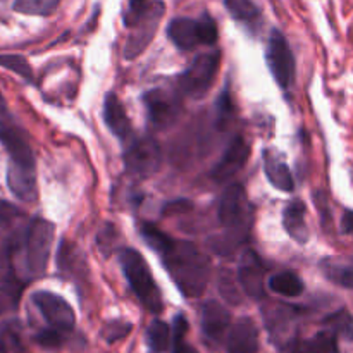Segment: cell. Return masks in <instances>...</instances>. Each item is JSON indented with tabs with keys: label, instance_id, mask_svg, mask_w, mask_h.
I'll return each instance as SVG.
<instances>
[{
	"label": "cell",
	"instance_id": "6da1fadb",
	"mask_svg": "<svg viewBox=\"0 0 353 353\" xmlns=\"http://www.w3.org/2000/svg\"><path fill=\"white\" fill-rule=\"evenodd\" d=\"M161 257L162 264L183 295L188 299H199L205 293L210 262L195 245L174 240Z\"/></svg>",
	"mask_w": 353,
	"mask_h": 353
},
{
	"label": "cell",
	"instance_id": "7a4b0ae2",
	"mask_svg": "<svg viewBox=\"0 0 353 353\" xmlns=\"http://www.w3.org/2000/svg\"><path fill=\"white\" fill-rule=\"evenodd\" d=\"M252 205L243 186L234 183L223 192L217 205V219L224 234L212 241L210 248L216 254L230 255L240 243L248 238L252 226Z\"/></svg>",
	"mask_w": 353,
	"mask_h": 353
},
{
	"label": "cell",
	"instance_id": "3957f363",
	"mask_svg": "<svg viewBox=\"0 0 353 353\" xmlns=\"http://www.w3.org/2000/svg\"><path fill=\"white\" fill-rule=\"evenodd\" d=\"M164 12L165 6L161 0L147 2L134 9L128 7L126 14H124V24L130 28V34H128V40L123 48L124 59L131 61L143 54L145 48L154 40Z\"/></svg>",
	"mask_w": 353,
	"mask_h": 353
},
{
	"label": "cell",
	"instance_id": "277c9868",
	"mask_svg": "<svg viewBox=\"0 0 353 353\" xmlns=\"http://www.w3.org/2000/svg\"><path fill=\"white\" fill-rule=\"evenodd\" d=\"M119 264L123 268V272L126 276L128 283H130L131 290L141 302V305L148 312L161 314L162 309H164L161 290H159L154 274H152L143 255L140 252L133 250V248H124V250L119 252Z\"/></svg>",
	"mask_w": 353,
	"mask_h": 353
},
{
	"label": "cell",
	"instance_id": "5b68a950",
	"mask_svg": "<svg viewBox=\"0 0 353 353\" xmlns=\"http://www.w3.org/2000/svg\"><path fill=\"white\" fill-rule=\"evenodd\" d=\"M55 226L50 221L33 219L24 233V269L30 279L40 278L47 271L50 259L52 245H54Z\"/></svg>",
	"mask_w": 353,
	"mask_h": 353
},
{
	"label": "cell",
	"instance_id": "8992f818",
	"mask_svg": "<svg viewBox=\"0 0 353 353\" xmlns=\"http://www.w3.org/2000/svg\"><path fill=\"white\" fill-rule=\"evenodd\" d=\"M168 37L179 50L190 52L199 45H216L219 33L212 17L203 14L200 19H192V17L172 19L168 26Z\"/></svg>",
	"mask_w": 353,
	"mask_h": 353
},
{
	"label": "cell",
	"instance_id": "52a82bcc",
	"mask_svg": "<svg viewBox=\"0 0 353 353\" xmlns=\"http://www.w3.org/2000/svg\"><path fill=\"white\" fill-rule=\"evenodd\" d=\"M123 159L128 174L138 179L152 178L161 168V145L152 137H131L124 148Z\"/></svg>",
	"mask_w": 353,
	"mask_h": 353
},
{
	"label": "cell",
	"instance_id": "ba28073f",
	"mask_svg": "<svg viewBox=\"0 0 353 353\" xmlns=\"http://www.w3.org/2000/svg\"><path fill=\"white\" fill-rule=\"evenodd\" d=\"M221 54L219 52H205L196 55L185 72L178 78V86L185 95L192 99H202L212 86L219 71Z\"/></svg>",
	"mask_w": 353,
	"mask_h": 353
},
{
	"label": "cell",
	"instance_id": "9c48e42d",
	"mask_svg": "<svg viewBox=\"0 0 353 353\" xmlns=\"http://www.w3.org/2000/svg\"><path fill=\"white\" fill-rule=\"evenodd\" d=\"M148 123L154 130H169L181 114V100L174 92L165 88H154L143 95Z\"/></svg>",
	"mask_w": 353,
	"mask_h": 353
},
{
	"label": "cell",
	"instance_id": "30bf717a",
	"mask_svg": "<svg viewBox=\"0 0 353 353\" xmlns=\"http://www.w3.org/2000/svg\"><path fill=\"white\" fill-rule=\"evenodd\" d=\"M265 59H268L269 71H271L276 83L283 90H288L295 79V59H293L292 48H290L288 41L281 31H271Z\"/></svg>",
	"mask_w": 353,
	"mask_h": 353
},
{
	"label": "cell",
	"instance_id": "8fae6325",
	"mask_svg": "<svg viewBox=\"0 0 353 353\" xmlns=\"http://www.w3.org/2000/svg\"><path fill=\"white\" fill-rule=\"evenodd\" d=\"M31 300H33L34 307L40 310L41 317L48 324V327L61 331L64 334L71 333L74 330V310L62 296L50 292H37L33 293Z\"/></svg>",
	"mask_w": 353,
	"mask_h": 353
},
{
	"label": "cell",
	"instance_id": "7c38bea8",
	"mask_svg": "<svg viewBox=\"0 0 353 353\" xmlns=\"http://www.w3.org/2000/svg\"><path fill=\"white\" fill-rule=\"evenodd\" d=\"M0 143L7 150L10 164L34 168V157L28 143L26 133L9 119L7 114L0 116Z\"/></svg>",
	"mask_w": 353,
	"mask_h": 353
},
{
	"label": "cell",
	"instance_id": "4fadbf2b",
	"mask_svg": "<svg viewBox=\"0 0 353 353\" xmlns=\"http://www.w3.org/2000/svg\"><path fill=\"white\" fill-rule=\"evenodd\" d=\"M250 155V148L245 143L243 138H234L230 145H228L226 152L223 154V157L219 159L214 169L210 171L214 181H228L230 178H233L236 172H240L241 169L247 164V159Z\"/></svg>",
	"mask_w": 353,
	"mask_h": 353
},
{
	"label": "cell",
	"instance_id": "5bb4252c",
	"mask_svg": "<svg viewBox=\"0 0 353 353\" xmlns=\"http://www.w3.org/2000/svg\"><path fill=\"white\" fill-rule=\"evenodd\" d=\"M238 281L250 299L261 300L264 296V268L254 250H247L238 265Z\"/></svg>",
	"mask_w": 353,
	"mask_h": 353
},
{
	"label": "cell",
	"instance_id": "9a60e30c",
	"mask_svg": "<svg viewBox=\"0 0 353 353\" xmlns=\"http://www.w3.org/2000/svg\"><path fill=\"white\" fill-rule=\"evenodd\" d=\"M230 310L216 300H207L202 305V331L203 336L212 343H219L230 330Z\"/></svg>",
	"mask_w": 353,
	"mask_h": 353
},
{
	"label": "cell",
	"instance_id": "2e32d148",
	"mask_svg": "<svg viewBox=\"0 0 353 353\" xmlns=\"http://www.w3.org/2000/svg\"><path fill=\"white\" fill-rule=\"evenodd\" d=\"M228 353H257L259 330L257 324L248 317H241L231 326L228 334Z\"/></svg>",
	"mask_w": 353,
	"mask_h": 353
},
{
	"label": "cell",
	"instance_id": "e0dca14e",
	"mask_svg": "<svg viewBox=\"0 0 353 353\" xmlns=\"http://www.w3.org/2000/svg\"><path fill=\"white\" fill-rule=\"evenodd\" d=\"M7 185L14 196L23 202H34L38 196L37 190V171L28 165L10 164L7 168Z\"/></svg>",
	"mask_w": 353,
	"mask_h": 353
},
{
	"label": "cell",
	"instance_id": "ac0fdd59",
	"mask_svg": "<svg viewBox=\"0 0 353 353\" xmlns=\"http://www.w3.org/2000/svg\"><path fill=\"white\" fill-rule=\"evenodd\" d=\"M103 119H105L107 128L112 131L114 137L119 138L121 141H128L133 137L131 121L116 93H107L105 95V100H103Z\"/></svg>",
	"mask_w": 353,
	"mask_h": 353
},
{
	"label": "cell",
	"instance_id": "d6986e66",
	"mask_svg": "<svg viewBox=\"0 0 353 353\" xmlns=\"http://www.w3.org/2000/svg\"><path fill=\"white\" fill-rule=\"evenodd\" d=\"M305 203L300 200H293L283 210V226L296 243H307L309 241V228L305 223Z\"/></svg>",
	"mask_w": 353,
	"mask_h": 353
},
{
	"label": "cell",
	"instance_id": "ffe728a7",
	"mask_svg": "<svg viewBox=\"0 0 353 353\" xmlns=\"http://www.w3.org/2000/svg\"><path fill=\"white\" fill-rule=\"evenodd\" d=\"M264 171L268 176L269 183L279 190V192H293L295 188V181L290 172V168L281 157L274 154V152H264Z\"/></svg>",
	"mask_w": 353,
	"mask_h": 353
},
{
	"label": "cell",
	"instance_id": "44dd1931",
	"mask_svg": "<svg viewBox=\"0 0 353 353\" xmlns=\"http://www.w3.org/2000/svg\"><path fill=\"white\" fill-rule=\"evenodd\" d=\"M264 316L265 326H268L272 340H276V343H281L283 338L288 336L290 327H292V309H288V307L285 305H272L271 310H265Z\"/></svg>",
	"mask_w": 353,
	"mask_h": 353
},
{
	"label": "cell",
	"instance_id": "7402d4cb",
	"mask_svg": "<svg viewBox=\"0 0 353 353\" xmlns=\"http://www.w3.org/2000/svg\"><path fill=\"white\" fill-rule=\"evenodd\" d=\"M228 12L234 21L255 30L261 23V9L252 0H224Z\"/></svg>",
	"mask_w": 353,
	"mask_h": 353
},
{
	"label": "cell",
	"instance_id": "603a6c76",
	"mask_svg": "<svg viewBox=\"0 0 353 353\" xmlns=\"http://www.w3.org/2000/svg\"><path fill=\"white\" fill-rule=\"evenodd\" d=\"M269 288L276 295L286 296V299H296V296H300L303 293V281L295 272L285 271L271 276V279H269Z\"/></svg>",
	"mask_w": 353,
	"mask_h": 353
},
{
	"label": "cell",
	"instance_id": "cb8c5ba5",
	"mask_svg": "<svg viewBox=\"0 0 353 353\" xmlns=\"http://www.w3.org/2000/svg\"><path fill=\"white\" fill-rule=\"evenodd\" d=\"M323 271L327 279L336 283L338 286L353 290V261H334L326 259L323 262Z\"/></svg>",
	"mask_w": 353,
	"mask_h": 353
},
{
	"label": "cell",
	"instance_id": "d4e9b609",
	"mask_svg": "<svg viewBox=\"0 0 353 353\" xmlns=\"http://www.w3.org/2000/svg\"><path fill=\"white\" fill-rule=\"evenodd\" d=\"M299 353H338V336L333 331H321L316 336L302 341Z\"/></svg>",
	"mask_w": 353,
	"mask_h": 353
},
{
	"label": "cell",
	"instance_id": "484cf974",
	"mask_svg": "<svg viewBox=\"0 0 353 353\" xmlns=\"http://www.w3.org/2000/svg\"><path fill=\"white\" fill-rule=\"evenodd\" d=\"M171 341V330L164 321H154L147 330V343L152 353H164Z\"/></svg>",
	"mask_w": 353,
	"mask_h": 353
},
{
	"label": "cell",
	"instance_id": "4316f807",
	"mask_svg": "<svg viewBox=\"0 0 353 353\" xmlns=\"http://www.w3.org/2000/svg\"><path fill=\"white\" fill-rule=\"evenodd\" d=\"M61 0H14L12 9L26 16H50Z\"/></svg>",
	"mask_w": 353,
	"mask_h": 353
},
{
	"label": "cell",
	"instance_id": "83f0119b",
	"mask_svg": "<svg viewBox=\"0 0 353 353\" xmlns=\"http://www.w3.org/2000/svg\"><path fill=\"white\" fill-rule=\"evenodd\" d=\"M324 324L327 326V330L333 331L336 336H343L345 340H353V317L348 310L340 309L334 314L327 316L324 319Z\"/></svg>",
	"mask_w": 353,
	"mask_h": 353
},
{
	"label": "cell",
	"instance_id": "f1b7e54d",
	"mask_svg": "<svg viewBox=\"0 0 353 353\" xmlns=\"http://www.w3.org/2000/svg\"><path fill=\"white\" fill-rule=\"evenodd\" d=\"M140 234H141V238L147 241L148 247H150L152 250L157 252L159 255L164 254V252L171 247L172 241H174L171 236H168L165 233H162V231L159 230L157 226H154V224H141Z\"/></svg>",
	"mask_w": 353,
	"mask_h": 353
},
{
	"label": "cell",
	"instance_id": "f546056e",
	"mask_svg": "<svg viewBox=\"0 0 353 353\" xmlns=\"http://www.w3.org/2000/svg\"><path fill=\"white\" fill-rule=\"evenodd\" d=\"M186 333H188V323L185 316H176L174 330H172V353H199L192 345L186 343Z\"/></svg>",
	"mask_w": 353,
	"mask_h": 353
},
{
	"label": "cell",
	"instance_id": "4dcf8cb0",
	"mask_svg": "<svg viewBox=\"0 0 353 353\" xmlns=\"http://www.w3.org/2000/svg\"><path fill=\"white\" fill-rule=\"evenodd\" d=\"M0 68L9 69L14 74L26 79V81H33V69H31L30 62L24 57H21V55H0Z\"/></svg>",
	"mask_w": 353,
	"mask_h": 353
},
{
	"label": "cell",
	"instance_id": "1f68e13d",
	"mask_svg": "<svg viewBox=\"0 0 353 353\" xmlns=\"http://www.w3.org/2000/svg\"><path fill=\"white\" fill-rule=\"evenodd\" d=\"M131 331V324L124 323V321H110L105 324V327L102 330V338L107 343H116V341L123 340L124 336H128V333Z\"/></svg>",
	"mask_w": 353,
	"mask_h": 353
},
{
	"label": "cell",
	"instance_id": "d6a6232c",
	"mask_svg": "<svg viewBox=\"0 0 353 353\" xmlns=\"http://www.w3.org/2000/svg\"><path fill=\"white\" fill-rule=\"evenodd\" d=\"M34 341L43 348H59L62 345V341H64V333H61L57 330H52V327H47V330H41L34 336Z\"/></svg>",
	"mask_w": 353,
	"mask_h": 353
},
{
	"label": "cell",
	"instance_id": "836d02e7",
	"mask_svg": "<svg viewBox=\"0 0 353 353\" xmlns=\"http://www.w3.org/2000/svg\"><path fill=\"white\" fill-rule=\"evenodd\" d=\"M19 209L14 205H10L9 202H3L0 200V228L7 226V224L12 223L17 216H19Z\"/></svg>",
	"mask_w": 353,
	"mask_h": 353
},
{
	"label": "cell",
	"instance_id": "e575fe53",
	"mask_svg": "<svg viewBox=\"0 0 353 353\" xmlns=\"http://www.w3.org/2000/svg\"><path fill=\"white\" fill-rule=\"evenodd\" d=\"M16 300H17V292H14L10 286L6 290H0V314L12 309V307L16 305Z\"/></svg>",
	"mask_w": 353,
	"mask_h": 353
},
{
	"label": "cell",
	"instance_id": "d590c367",
	"mask_svg": "<svg viewBox=\"0 0 353 353\" xmlns=\"http://www.w3.org/2000/svg\"><path fill=\"white\" fill-rule=\"evenodd\" d=\"M192 207H193L192 202H188V200H178V202H169L162 212L164 214H181V212H188Z\"/></svg>",
	"mask_w": 353,
	"mask_h": 353
},
{
	"label": "cell",
	"instance_id": "8d00e7d4",
	"mask_svg": "<svg viewBox=\"0 0 353 353\" xmlns=\"http://www.w3.org/2000/svg\"><path fill=\"white\" fill-rule=\"evenodd\" d=\"M341 231L345 234H353V210H345L341 217Z\"/></svg>",
	"mask_w": 353,
	"mask_h": 353
},
{
	"label": "cell",
	"instance_id": "74e56055",
	"mask_svg": "<svg viewBox=\"0 0 353 353\" xmlns=\"http://www.w3.org/2000/svg\"><path fill=\"white\" fill-rule=\"evenodd\" d=\"M148 0H130V9H134V7H140L143 3H147Z\"/></svg>",
	"mask_w": 353,
	"mask_h": 353
},
{
	"label": "cell",
	"instance_id": "f35d334b",
	"mask_svg": "<svg viewBox=\"0 0 353 353\" xmlns=\"http://www.w3.org/2000/svg\"><path fill=\"white\" fill-rule=\"evenodd\" d=\"M0 353H7V341L2 336H0Z\"/></svg>",
	"mask_w": 353,
	"mask_h": 353
},
{
	"label": "cell",
	"instance_id": "ab89813d",
	"mask_svg": "<svg viewBox=\"0 0 353 353\" xmlns=\"http://www.w3.org/2000/svg\"><path fill=\"white\" fill-rule=\"evenodd\" d=\"M2 114H7V109H6V102H3L2 95H0V116H2Z\"/></svg>",
	"mask_w": 353,
	"mask_h": 353
}]
</instances>
